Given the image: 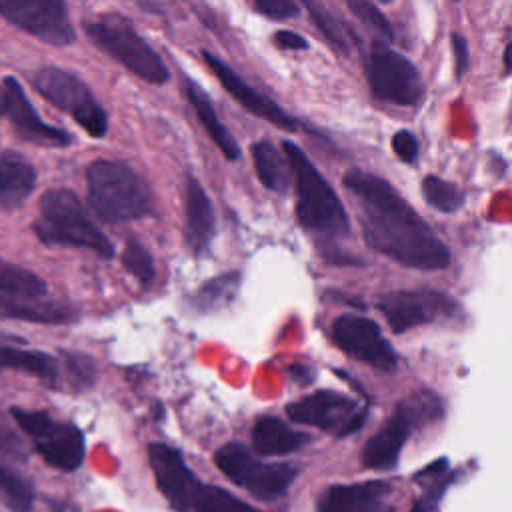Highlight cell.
<instances>
[{
	"mask_svg": "<svg viewBox=\"0 0 512 512\" xmlns=\"http://www.w3.org/2000/svg\"><path fill=\"white\" fill-rule=\"evenodd\" d=\"M344 186L358 202L360 228L372 250L418 270H440L450 264L446 244L390 182L354 168L346 172Z\"/></svg>",
	"mask_w": 512,
	"mask_h": 512,
	"instance_id": "obj_1",
	"label": "cell"
},
{
	"mask_svg": "<svg viewBox=\"0 0 512 512\" xmlns=\"http://www.w3.org/2000/svg\"><path fill=\"white\" fill-rule=\"evenodd\" d=\"M88 202L108 224L144 218L152 212V192L140 174L114 160H96L86 170Z\"/></svg>",
	"mask_w": 512,
	"mask_h": 512,
	"instance_id": "obj_2",
	"label": "cell"
},
{
	"mask_svg": "<svg viewBox=\"0 0 512 512\" xmlns=\"http://www.w3.org/2000/svg\"><path fill=\"white\" fill-rule=\"evenodd\" d=\"M282 150L296 180L298 222L322 236L346 234L350 230L348 214L320 170L294 142L284 140Z\"/></svg>",
	"mask_w": 512,
	"mask_h": 512,
	"instance_id": "obj_3",
	"label": "cell"
},
{
	"mask_svg": "<svg viewBox=\"0 0 512 512\" xmlns=\"http://www.w3.org/2000/svg\"><path fill=\"white\" fill-rule=\"evenodd\" d=\"M32 228L44 244L88 248L104 258L114 256V244L90 222L78 196L66 188L44 192L40 216Z\"/></svg>",
	"mask_w": 512,
	"mask_h": 512,
	"instance_id": "obj_4",
	"label": "cell"
},
{
	"mask_svg": "<svg viewBox=\"0 0 512 512\" xmlns=\"http://www.w3.org/2000/svg\"><path fill=\"white\" fill-rule=\"evenodd\" d=\"M84 30L100 50L142 80L150 84H164L168 80V68L162 58L122 14H100L84 22Z\"/></svg>",
	"mask_w": 512,
	"mask_h": 512,
	"instance_id": "obj_5",
	"label": "cell"
},
{
	"mask_svg": "<svg viewBox=\"0 0 512 512\" xmlns=\"http://www.w3.org/2000/svg\"><path fill=\"white\" fill-rule=\"evenodd\" d=\"M442 404L436 394L422 390L402 400L386 424L364 444L362 462L372 470H386L396 464L414 426L440 418Z\"/></svg>",
	"mask_w": 512,
	"mask_h": 512,
	"instance_id": "obj_6",
	"label": "cell"
},
{
	"mask_svg": "<svg viewBox=\"0 0 512 512\" xmlns=\"http://www.w3.org/2000/svg\"><path fill=\"white\" fill-rule=\"evenodd\" d=\"M34 88L56 108L64 110L92 138H102L108 132V116L92 90L72 72L46 66L34 74Z\"/></svg>",
	"mask_w": 512,
	"mask_h": 512,
	"instance_id": "obj_7",
	"label": "cell"
},
{
	"mask_svg": "<svg viewBox=\"0 0 512 512\" xmlns=\"http://www.w3.org/2000/svg\"><path fill=\"white\" fill-rule=\"evenodd\" d=\"M12 418L52 468L72 472L82 464L84 436L74 424L54 420L46 412L24 408H12Z\"/></svg>",
	"mask_w": 512,
	"mask_h": 512,
	"instance_id": "obj_8",
	"label": "cell"
},
{
	"mask_svg": "<svg viewBox=\"0 0 512 512\" xmlns=\"http://www.w3.org/2000/svg\"><path fill=\"white\" fill-rule=\"evenodd\" d=\"M214 462L230 482L246 488L262 500L278 498L296 478V468L292 464L260 462L244 444L238 442L224 444L216 452Z\"/></svg>",
	"mask_w": 512,
	"mask_h": 512,
	"instance_id": "obj_9",
	"label": "cell"
},
{
	"mask_svg": "<svg viewBox=\"0 0 512 512\" xmlns=\"http://www.w3.org/2000/svg\"><path fill=\"white\" fill-rule=\"evenodd\" d=\"M366 78L374 96L398 106H414L424 94L416 66L382 42H376L368 54Z\"/></svg>",
	"mask_w": 512,
	"mask_h": 512,
	"instance_id": "obj_10",
	"label": "cell"
},
{
	"mask_svg": "<svg viewBox=\"0 0 512 512\" xmlns=\"http://www.w3.org/2000/svg\"><path fill=\"white\" fill-rule=\"evenodd\" d=\"M286 412L296 424L314 426L336 436H346L364 422V410H360L350 396L334 390L312 392L288 404Z\"/></svg>",
	"mask_w": 512,
	"mask_h": 512,
	"instance_id": "obj_11",
	"label": "cell"
},
{
	"mask_svg": "<svg viewBox=\"0 0 512 512\" xmlns=\"http://www.w3.org/2000/svg\"><path fill=\"white\" fill-rule=\"evenodd\" d=\"M0 16L52 46H68L76 38L62 2L0 0Z\"/></svg>",
	"mask_w": 512,
	"mask_h": 512,
	"instance_id": "obj_12",
	"label": "cell"
},
{
	"mask_svg": "<svg viewBox=\"0 0 512 512\" xmlns=\"http://www.w3.org/2000/svg\"><path fill=\"white\" fill-rule=\"evenodd\" d=\"M332 338L342 352L378 370H394L398 362L394 348L370 318L358 314L340 316L334 320Z\"/></svg>",
	"mask_w": 512,
	"mask_h": 512,
	"instance_id": "obj_13",
	"label": "cell"
},
{
	"mask_svg": "<svg viewBox=\"0 0 512 512\" xmlns=\"http://www.w3.org/2000/svg\"><path fill=\"white\" fill-rule=\"evenodd\" d=\"M378 308L392 332L402 334L410 328L430 324L440 316H448L454 302L432 290H398L380 296Z\"/></svg>",
	"mask_w": 512,
	"mask_h": 512,
	"instance_id": "obj_14",
	"label": "cell"
},
{
	"mask_svg": "<svg viewBox=\"0 0 512 512\" xmlns=\"http://www.w3.org/2000/svg\"><path fill=\"white\" fill-rule=\"evenodd\" d=\"M148 460L166 500L180 512H192V500L202 482L192 474L182 456L166 444H150Z\"/></svg>",
	"mask_w": 512,
	"mask_h": 512,
	"instance_id": "obj_15",
	"label": "cell"
},
{
	"mask_svg": "<svg viewBox=\"0 0 512 512\" xmlns=\"http://www.w3.org/2000/svg\"><path fill=\"white\" fill-rule=\"evenodd\" d=\"M2 92L6 100V114L22 138L40 146H58V148H64L72 142V136L66 130L52 126L38 116L24 88L14 76L4 78Z\"/></svg>",
	"mask_w": 512,
	"mask_h": 512,
	"instance_id": "obj_16",
	"label": "cell"
},
{
	"mask_svg": "<svg viewBox=\"0 0 512 512\" xmlns=\"http://www.w3.org/2000/svg\"><path fill=\"white\" fill-rule=\"evenodd\" d=\"M208 68L216 74V78L220 80L222 88L240 104L244 106L250 114L258 116V118H264L284 130H296L298 128V122L288 114L284 112L274 100H270L268 96L256 92L250 84H246L224 60H220L218 56L210 54V52H204L202 54Z\"/></svg>",
	"mask_w": 512,
	"mask_h": 512,
	"instance_id": "obj_17",
	"label": "cell"
},
{
	"mask_svg": "<svg viewBox=\"0 0 512 512\" xmlns=\"http://www.w3.org/2000/svg\"><path fill=\"white\" fill-rule=\"evenodd\" d=\"M216 218L212 202L196 178L186 180L184 188V240L186 246L200 254L214 238Z\"/></svg>",
	"mask_w": 512,
	"mask_h": 512,
	"instance_id": "obj_18",
	"label": "cell"
},
{
	"mask_svg": "<svg viewBox=\"0 0 512 512\" xmlns=\"http://www.w3.org/2000/svg\"><path fill=\"white\" fill-rule=\"evenodd\" d=\"M388 484L380 480L340 484L328 488L318 504V512H376Z\"/></svg>",
	"mask_w": 512,
	"mask_h": 512,
	"instance_id": "obj_19",
	"label": "cell"
},
{
	"mask_svg": "<svg viewBox=\"0 0 512 512\" xmlns=\"http://www.w3.org/2000/svg\"><path fill=\"white\" fill-rule=\"evenodd\" d=\"M36 182L34 166L20 154L0 156V210L18 208Z\"/></svg>",
	"mask_w": 512,
	"mask_h": 512,
	"instance_id": "obj_20",
	"label": "cell"
},
{
	"mask_svg": "<svg viewBox=\"0 0 512 512\" xmlns=\"http://www.w3.org/2000/svg\"><path fill=\"white\" fill-rule=\"evenodd\" d=\"M26 372L48 386H58L62 376V364L42 350H26L16 346L0 344V372L2 370Z\"/></svg>",
	"mask_w": 512,
	"mask_h": 512,
	"instance_id": "obj_21",
	"label": "cell"
},
{
	"mask_svg": "<svg viewBox=\"0 0 512 512\" xmlns=\"http://www.w3.org/2000/svg\"><path fill=\"white\" fill-rule=\"evenodd\" d=\"M306 440V434L290 428L276 416H260L252 428L254 450L262 456L290 454L298 450Z\"/></svg>",
	"mask_w": 512,
	"mask_h": 512,
	"instance_id": "obj_22",
	"label": "cell"
},
{
	"mask_svg": "<svg viewBox=\"0 0 512 512\" xmlns=\"http://www.w3.org/2000/svg\"><path fill=\"white\" fill-rule=\"evenodd\" d=\"M184 94L188 98V102L192 104V108L196 110L198 120L202 122V126L206 128V132L210 134V138L214 140V144L220 148V152L228 158V160H238L240 156V148L238 142L234 140V136L228 132V128L222 124V120L216 114L214 104L210 102V98L206 96V92L194 84L190 78L184 80Z\"/></svg>",
	"mask_w": 512,
	"mask_h": 512,
	"instance_id": "obj_23",
	"label": "cell"
},
{
	"mask_svg": "<svg viewBox=\"0 0 512 512\" xmlns=\"http://www.w3.org/2000/svg\"><path fill=\"white\" fill-rule=\"evenodd\" d=\"M46 284L34 272L0 262V304L12 300H42Z\"/></svg>",
	"mask_w": 512,
	"mask_h": 512,
	"instance_id": "obj_24",
	"label": "cell"
},
{
	"mask_svg": "<svg viewBox=\"0 0 512 512\" xmlns=\"http://www.w3.org/2000/svg\"><path fill=\"white\" fill-rule=\"evenodd\" d=\"M254 170L258 180L274 192H284L288 188V160L282 158L278 148L270 140H258L252 146Z\"/></svg>",
	"mask_w": 512,
	"mask_h": 512,
	"instance_id": "obj_25",
	"label": "cell"
},
{
	"mask_svg": "<svg viewBox=\"0 0 512 512\" xmlns=\"http://www.w3.org/2000/svg\"><path fill=\"white\" fill-rule=\"evenodd\" d=\"M0 312L18 320L28 322H70L74 312L62 304L40 302L38 300H12L0 304Z\"/></svg>",
	"mask_w": 512,
	"mask_h": 512,
	"instance_id": "obj_26",
	"label": "cell"
},
{
	"mask_svg": "<svg viewBox=\"0 0 512 512\" xmlns=\"http://www.w3.org/2000/svg\"><path fill=\"white\" fill-rule=\"evenodd\" d=\"M192 512H260V510L244 504L240 498L232 496L222 488L200 484L192 500Z\"/></svg>",
	"mask_w": 512,
	"mask_h": 512,
	"instance_id": "obj_27",
	"label": "cell"
},
{
	"mask_svg": "<svg viewBox=\"0 0 512 512\" xmlns=\"http://www.w3.org/2000/svg\"><path fill=\"white\" fill-rule=\"evenodd\" d=\"M422 196L432 208L440 212H456L464 202V194L458 186L432 174L422 182Z\"/></svg>",
	"mask_w": 512,
	"mask_h": 512,
	"instance_id": "obj_28",
	"label": "cell"
},
{
	"mask_svg": "<svg viewBox=\"0 0 512 512\" xmlns=\"http://www.w3.org/2000/svg\"><path fill=\"white\" fill-rule=\"evenodd\" d=\"M0 498L14 512H30L32 500H34L32 488L20 476L8 470L2 462H0Z\"/></svg>",
	"mask_w": 512,
	"mask_h": 512,
	"instance_id": "obj_29",
	"label": "cell"
},
{
	"mask_svg": "<svg viewBox=\"0 0 512 512\" xmlns=\"http://www.w3.org/2000/svg\"><path fill=\"white\" fill-rule=\"evenodd\" d=\"M124 268L142 284H150L156 276V266L152 260V254L138 242V240H128V244L122 250L120 256Z\"/></svg>",
	"mask_w": 512,
	"mask_h": 512,
	"instance_id": "obj_30",
	"label": "cell"
},
{
	"mask_svg": "<svg viewBox=\"0 0 512 512\" xmlns=\"http://www.w3.org/2000/svg\"><path fill=\"white\" fill-rule=\"evenodd\" d=\"M314 24L324 32V36L338 48V50H348L350 42H348V32L346 26L332 14L328 12L324 6L320 4H306Z\"/></svg>",
	"mask_w": 512,
	"mask_h": 512,
	"instance_id": "obj_31",
	"label": "cell"
},
{
	"mask_svg": "<svg viewBox=\"0 0 512 512\" xmlns=\"http://www.w3.org/2000/svg\"><path fill=\"white\" fill-rule=\"evenodd\" d=\"M62 372L66 374L68 384L72 388H84V386L92 384L96 368H94V362L88 356L66 352L62 356Z\"/></svg>",
	"mask_w": 512,
	"mask_h": 512,
	"instance_id": "obj_32",
	"label": "cell"
},
{
	"mask_svg": "<svg viewBox=\"0 0 512 512\" xmlns=\"http://www.w3.org/2000/svg\"><path fill=\"white\" fill-rule=\"evenodd\" d=\"M348 8L372 30H376L378 34L386 36L388 40L392 38V26L390 22L386 20V16L372 4V2H366V0H352L348 2Z\"/></svg>",
	"mask_w": 512,
	"mask_h": 512,
	"instance_id": "obj_33",
	"label": "cell"
},
{
	"mask_svg": "<svg viewBox=\"0 0 512 512\" xmlns=\"http://www.w3.org/2000/svg\"><path fill=\"white\" fill-rule=\"evenodd\" d=\"M236 282H238L236 274H226L212 280L210 284L202 286V290L198 292V302H202V306H216L218 302H226L232 296Z\"/></svg>",
	"mask_w": 512,
	"mask_h": 512,
	"instance_id": "obj_34",
	"label": "cell"
},
{
	"mask_svg": "<svg viewBox=\"0 0 512 512\" xmlns=\"http://www.w3.org/2000/svg\"><path fill=\"white\" fill-rule=\"evenodd\" d=\"M254 10L272 20H288L298 14V4L292 0H256Z\"/></svg>",
	"mask_w": 512,
	"mask_h": 512,
	"instance_id": "obj_35",
	"label": "cell"
},
{
	"mask_svg": "<svg viewBox=\"0 0 512 512\" xmlns=\"http://www.w3.org/2000/svg\"><path fill=\"white\" fill-rule=\"evenodd\" d=\"M392 148L396 156L404 162H414L418 158V140L408 130H398L392 136Z\"/></svg>",
	"mask_w": 512,
	"mask_h": 512,
	"instance_id": "obj_36",
	"label": "cell"
},
{
	"mask_svg": "<svg viewBox=\"0 0 512 512\" xmlns=\"http://www.w3.org/2000/svg\"><path fill=\"white\" fill-rule=\"evenodd\" d=\"M452 42V52H454V66H456V76H462L468 68V42L462 34L454 32L450 36Z\"/></svg>",
	"mask_w": 512,
	"mask_h": 512,
	"instance_id": "obj_37",
	"label": "cell"
},
{
	"mask_svg": "<svg viewBox=\"0 0 512 512\" xmlns=\"http://www.w3.org/2000/svg\"><path fill=\"white\" fill-rule=\"evenodd\" d=\"M274 44L284 50H306L308 48V40L292 30L274 32Z\"/></svg>",
	"mask_w": 512,
	"mask_h": 512,
	"instance_id": "obj_38",
	"label": "cell"
},
{
	"mask_svg": "<svg viewBox=\"0 0 512 512\" xmlns=\"http://www.w3.org/2000/svg\"><path fill=\"white\" fill-rule=\"evenodd\" d=\"M0 450L10 452V454H18L20 452L18 440L6 428H2V426H0Z\"/></svg>",
	"mask_w": 512,
	"mask_h": 512,
	"instance_id": "obj_39",
	"label": "cell"
},
{
	"mask_svg": "<svg viewBox=\"0 0 512 512\" xmlns=\"http://www.w3.org/2000/svg\"><path fill=\"white\" fill-rule=\"evenodd\" d=\"M50 510L52 512H78V508L70 502H62V500H52L50 502Z\"/></svg>",
	"mask_w": 512,
	"mask_h": 512,
	"instance_id": "obj_40",
	"label": "cell"
},
{
	"mask_svg": "<svg viewBox=\"0 0 512 512\" xmlns=\"http://www.w3.org/2000/svg\"><path fill=\"white\" fill-rule=\"evenodd\" d=\"M504 68H506V72L512 74V40L508 42V46L504 50Z\"/></svg>",
	"mask_w": 512,
	"mask_h": 512,
	"instance_id": "obj_41",
	"label": "cell"
},
{
	"mask_svg": "<svg viewBox=\"0 0 512 512\" xmlns=\"http://www.w3.org/2000/svg\"><path fill=\"white\" fill-rule=\"evenodd\" d=\"M6 114V100H4V92L0 90V116Z\"/></svg>",
	"mask_w": 512,
	"mask_h": 512,
	"instance_id": "obj_42",
	"label": "cell"
}]
</instances>
